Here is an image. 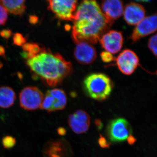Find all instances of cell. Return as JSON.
Returning <instances> with one entry per match:
<instances>
[{"label":"cell","mask_w":157,"mask_h":157,"mask_svg":"<svg viewBox=\"0 0 157 157\" xmlns=\"http://www.w3.org/2000/svg\"><path fill=\"white\" fill-rule=\"evenodd\" d=\"M72 37L75 43L82 41L96 44L111 26L96 0H82L73 20Z\"/></svg>","instance_id":"6da1fadb"},{"label":"cell","mask_w":157,"mask_h":157,"mask_svg":"<svg viewBox=\"0 0 157 157\" xmlns=\"http://www.w3.org/2000/svg\"><path fill=\"white\" fill-rule=\"evenodd\" d=\"M33 76L39 78L50 87L62 83L73 72V66L60 54L42 47L39 53L26 59Z\"/></svg>","instance_id":"7a4b0ae2"},{"label":"cell","mask_w":157,"mask_h":157,"mask_svg":"<svg viewBox=\"0 0 157 157\" xmlns=\"http://www.w3.org/2000/svg\"><path fill=\"white\" fill-rule=\"evenodd\" d=\"M113 87L112 80L104 73H92L86 76L83 81V87L86 94L98 101H104L109 98Z\"/></svg>","instance_id":"3957f363"},{"label":"cell","mask_w":157,"mask_h":157,"mask_svg":"<svg viewBox=\"0 0 157 157\" xmlns=\"http://www.w3.org/2000/svg\"><path fill=\"white\" fill-rule=\"evenodd\" d=\"M48 10L60 20L73 21L78 0H48Z\"/></svg>","instance_id":"277c9868"},{"label":"cell","mask_w":157,"mask_h":157,"mask_svg":"<svg viewBox=\"0 0 157 157\" xmlns=\"http://www.w3.org/2000/svg\"><path fill=\"white\" fill-rule=\"evenodd\" d=\"M44 97L43 93L38 88L27 86L20 93V106L27 111L36 110L40 108Z\"/></svg>","instance_id":"5b68a950"},{"label":"cell","mask_w":157,"mask_h":157,"mask_svg":"<svg viewBox=\"0 0 157 157\" xmlns=\"http://www.w3.org/2000/svg\"><path fill=\"white\" fill-rule=\"evenodd\" d=\"M132 128L128 122L122 118L111 121L107 126V136L113 142H121L132 135Z\"/></svg>","instance_id":"8992f818"},{"label":"cell","mask_w":157,"mask_h":157,"mask_svg":"<svg viewBox=\"0 0 157 157\" xmlns=\"http://www.w3.org/2000/svg\"><path fill=\"white\" fill-rule=\"evenodd\" d=\"M119 70L125 75H130L139 66V59L136 54L130 49L123 51L116 59Z\"/></svg>","instance_id":"52a82bcc"},{"label":"cell","mask_w":157,"mask_h":157,"mask_svg":"<svg viewBox=\"0 0 157 157\" xmlns=\"http://www.w3.org/2000/svg\"><path fill=\"white\" fill-rule=\"evenodd\" d=\"M157 31V14L145 17L134 29L130 37L133 42H137L141 38Z\"/></svg>","instance_id":"ba28073f"},{"label":"cell","mask_w":157,"mask_h":157,"mask_svg":"<svg viewBox=\"0 0 157 157\" xmlns=\"http://www.w3.org/2000/svg\"><path fill=\"white\" fill-rule=\"evenodd\" d=\"M99 41L106 52L111 54L117 53L120 51L123 44L122 33L115 30H110L104 33Z\"/></svg>","instance_id":"9c48e42d"},{"label":"cell","mask_w":157,"mask_h":157,"mask_svg":"<svg viewBox=\"0 0 157 157\" xmlns=\"http://www.w3.org/2000/svg\"><path fill=\"white\" fill-rule=\"evenodd\" d=\"M74 57L79 63L88 65L92 63L97 57L95 48L87 42L82 41L76 43Z\"/></svg>","instance_id":"30bf717a"},{"label":"cell","mask_w":157,"mask_h":157,"mask_svg":"<svg viewBox=\"0 0 157 157\" xmlns=\"http://www.w3.org/2000/svg\"><path fill=\"white\" fill-rule=\"evenodd\" d=\"M70 151L67 141L59 139L51 140L45 144L42 152L44 157H68Z\"/></svg>","instance_id":"8fae6325"},{"label":"cell","mask_w":157,"mask_h":157,"mask_svg":"<svg viewBox=\"0 0 157 157\" xmlns=\"http://www.w3.org/2000/svg\"><path fill=\"white\" fill-rule=\"evenodd\" d=\"M124 19L129 25H137L145 17V10L137 3H129L124 8Z\"/></svg>","instance_id":"7c38bea8"},{"label":"cell","mask_w":157,"mask_h":157,"mask_svg":"<svg viewBox=\"0 0 157 157\" xmlns=\"http://www.w3.org/2000/svg\"><path fill=\"white\" fill-rule=\"evenodd\" d=\"M101 8L105 16L112 21L123 14L124 5L121 0H103Z\"/></svg>","instance_id":"4fadbf2b"},{"label":"cell","mask_w":157,"mask_h":157,"mask_svg":"<svg viewBox=\"0 0 157 157\" xmlns=\"http://www.w3.org/2000/svg\"><path fill=\"white\" fill-rule=\"evenodd\" d=\"M26 0H0V4L11 14L21 16L25 12Z\"/></svg>","instance_id":"5bb4252c"},{"label":"cell","mask_w":157,"mask_h":157,"mask_svg":"<svg viewBox=\"0 0 157 157\" xmlns=\"http://www.w3.org/2000/svg\"><path fill=\"white\" fill-rule=\"evenodd\" d=\"M16 96L11 88L7 86L0 87V107L7 109L14 104Z\"/></svg>","instance_id":"9a60e30c"},{"label":"cell","mask_w":157,"mask_h":157,"mask_svg":"<svg viewBox=\"0 0 157 157\" xmlns=\"http://www.w3.org/2000/svg\"><path fill=\"white\" fill-rule=\"evenodd\" d=\"M48 91L53 98V112L64 109L67 105V98L64 90L56 88Z\"/></svg>","instance_id":"2e32d148"},{"label":"cell","mask_w":157,"mask_h":157,"mask_svg":"<svg viewBox=\"0 0 157 157\" xmlns=\"http://www.w3.org/2000/svg\"><path fill=\"white\" fill-rule=\"evenodd\" d=\"M68 123L73 132L77 134H81L87 132L90 125V124L79 121L74 113L70 114L69 116Z\"/></svg>","instance_id":"e0dca14e"},{"label":"cell","mask_w":157,"mask_h":157,"mask_svg":"<svg viewBox=\"0 0 157 157\" xmlns=\"http://www.w3.org/2000/svg\"><path fill=\"white\" fill-rule=\"evenodd\" d=\"M42 47L39 44L34 42H28L22 45L23 52L22 54V56L25 59L29 58L36 55L40 52Z\"/></svg>","instance_id":"ac0fdd59"},{"label":"cell","mask_w":157,"mask_h":157,"mask_svg":"<svg viewBox=\"0 0 157 157\" xmlns=\"http://www.w3.org/2000/svg\"><path fill=\"white\" fill-rule=\"evenodd\" d=\"M2 143L4 148L10 149L15 146L16 144V139L11 136H6L2 139Z\"/></svg>","instance_id":"d6986e66"},{"label":"cell","mask_w":157,"mask_h":157,"mask_svg":"<svg viewBox=\"0 0 157 157\" xmlns=\"http://www.w3.org/2000/svg\"><path fill=\"white\" fill-rule=\"evenodd\" d=\"M73 113L79 121L86 123L90 124V116L86 111L82 110H78Z\"/></svg>","instance_id":"ffe728a7"},{"label":"cell","mask_w":157,"mask_h":157,"mask_svg":"<svg viewBox=\"0 0 157 157\" xmlns=\"http://www.w3.org/2000/svg\"><path fill=\"white\" fill-rule=\"evenodd\" d=\"M27 39L25 37L19 33H16L13 36V44L17 46H21L26 42Z\"/></svg>","instance_id":"44dd1931"},{"label":"cell","mask_w":157,"mask_h":157,"mask_svg":"<svg viewBox=\"0 0 157 157\" xmlns=\"http://www.w3.org/2000/svg\"><path fill=\"white\" fill-rule=\"evenodd\" d=\"M148 47L155 56H157V34L149 39Z\"/></svg>","instance_id":"7402d4cb"},{"label":"cell","mask_w":157,"mask_h":157,"mask_svg":"<svg viewBox=\"0 0 157 157\" xmlns=\"http://www.w3.org/2000/svg\"><path fill=\"white\" fill-rule=\"evenodd\" d=\"M8 14L9 12L0 4V26L4 25L7 22Z\"/></svg>","instance_id":"603a6c76"},{"label":"cell","mask_w":157,"mask_h":157,"mask_svg":"<svg viewBox=\"0 0 157 157\" xmlns=\"http://www.w3.org/2000/svg\"><path fill=\"white\" fill-rule=\"evenodd\" d=\"M101 59L105 63H109L114 60V57L113 56L112 54L109 53L107 52H103L101 53Z\"/></svg>","instance_id":"cb8c5ba5"},{"label":"cell","mask_w":157,"mask_h":157,"mask_svg":"<svg viewBox=\"0 0 157 157\" xmlns=\"http://www.w3.org/2000/svg\"><path fill=\"white\" fill-rule=\"evenodd\" d=\"M98 143L101 147L103 148H109L110 146V144L107 142L105 137H103L102 135H100Z\"/></svg>","instance_id":"d4e9b609"},{"label":"cell","mask_w":157,"mask_h":157,"mask_svg":"<svg viewBox=\"0 0 157 157\" xmlns=\"http://www.w3.org/2000/svg\"><path fill=\"white\" fill-rule=\"evenodd\" d=\"M12 35V33L11 30L4 29L0 31V36L6 40H8Z\"/></svg>","instance_id":"484cf974"},{"label":"cell","mask_w":157,"mask_h":157,"mask_svg":"<svg viewBox=\"0 0 157 157\" xmlns=\"http://www.w3.org/2000/svg\"><path fill=\"white\" fill-rule=\"evenodd\" d=\"M95 124L96 126L98 128V130H101L102 129L103 127V124L101 121L99 119H97L95 121Z\"/></svg>","instance_id":"4316f807"},{"label":"cell","mask_w":157,"mask_h":157,"mask_svg":"<svg viewBox=\"0 0 157 157\" xmlns=\"http://www.w3.org/2000/svg\"><path fill=\"white\" fill-rule=\"evenodd\" d=\"M57 132L59 135L60 136H64L67 133V131L65 128L63 127H60L57 129Z\"/></svg>","instance_id":"83f0119b"},{"label":"cell","mask_w":157,"mask_h":157,"mask_svg":"<svg viewBox=\"0 0 157 157\" xmlns=\"http://www.w3.org/2000/svg\"><path fill=\"white\" fill-rule=\"evenodd\" d=\"M127 140H128V143L129 144H131V145L135 143V141H136V139H135V137H133L132 135H130V136L128 137Z\"/></svg>","instance_id":"f1b7e54d"},{"label":"cell","mask_w":157,"mask_h":157,"mask_svg":"<svg viewBox=\"0 0 157 157\" xmlns=\"http://www.w3.org/2000/svg\"><path fill=\"white\" fill-rule=\"evenodd\" d=\"M0 56L5 57L6 56V51L5 48L2 45H0Z\"/></svg>","instance_id":"f546056e"},{"label":"cell","mask_w":157,"mask_h":157,"mask_svg":"<svg viewBox=\"0 0 157 157\" xmlns=\"http://www.w3.org/2000/svg\"><path fill=\"white\" fill-rule=\"evenodd\" d=\"M37 20L36 19V18L35 17H32V18H31V20H30V22L31 23H36V21H37Z\"/></svg>","instance_id":"4dcf8cb0"},{"label":"cell","mask_w":157,"mask_h":157,"mask_svg":"<svg viewBox=\"0 0 157 157\" xmlns=\"http://www.w3.org/2000/svg\"><path fill=\"white\" fill-rule=\"evenodd\" d=\"M136 1L140 2H148L151 0H136Z\"/></svg>","instance_id":"1f68e13d"},{"label":"cell","mask_w":157,"mask_h":157,"mask_svg":"<svg viewBox=\"0 0 157 157\" xmlns=\"http://www.w3.org/2000/svg\"><path fill=\"white\" fill-rule=\"evenodd\" d=\"M3 67V64L2 63V62H0V69H1Z\"/></svg>","instance_id":"d6a6232c"},{"label":"cell","mask_w":157,"mask_h":157,"mask_svg":"<svg viewBox=\"0 0 157 157\" xmlns=\"http://www.w3.org/2000/svg\"><path fill=\"white\" fill-rule=\"evenodd\" d=\"M47 1H48V0H47Z\"/></svg>","instance_id":"836d02e7"}]
</instances>
